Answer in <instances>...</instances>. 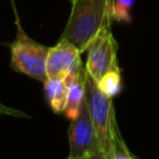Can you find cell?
<instances>
[{
  "label": "cell",
  "mask_w": 159,
  "mask_h": 159,
  "mask_svg": "<svg viewBox=\"0 0 159 159\" xmlns=\"http://www.w3.org/2000/svg\"><path fill=\"white\" fill-rule=\"evenodd\" d=\"M112 0H72V10L61 39L83 53L99 31L112 26Z\"/></svg>",
  "instance_id": "obj_1"
},
{
  "label": "cell",
  "mask_w": 159,
  "mask_h": 159,
  "mask_svg": "<svg viewBox=\"0 0 159 159\" xmlns=\"http://www.w3.org/2000/svg\"><path fill=\"white\" fill-rule=\"evenodd\" d=\"M84 102L97 135L99 150L111 159L114 153L116 142L120 137L116 122L113 98L106 96L88 75L86 78Z\"/></svg>",
  "instance_id": "obj_2"
},
{
  "label": "cell",
  "mask_w": 159,
  "mask_h": 159,
  "mask_svg": "<svg viewBox=\"0 0 159 159\" xmlns=\"http://www.w3.org/2000/svg\"><path fill=\"white\" fill-rule=\"evenodd\" d=\"M16 21V37L10 46L11 51V68L16 72L24 73L34 80L45 82L47 78L46 73V60L50 47L41 45L32 40L21 27L17 14L15 11Z\"/></svg>",
  "instance_id": "obj_3"
},
{
  "label": "cell",
  "mask_w": 159,
  "mask_h": 159,
  "mask_svg": "<svg viewBox=\"0 0 159 159\" xmlns=\"http://www.w3.org/2000/svg\"><path fill=\"white\" fill-rule=\"evenodd\" d=\"M86 51L87 60L84 70L94 82H98L108 71L119 67L117 61L118 43L112 34L111 26L102 29Z\"/></svg>",
  "instance_id": "obj_4"
},
{
  "label": "cell",
  "mask_w": 159,
  "mask_h": 159,
  "mask_svg": "<svg viewBox=\"0 0 159 159\" xmlns=\"http://www.w3.org/2000/svg\"><path fill=\"white\" fill-rule=\"evenodd\" d=\"M68 143L71 158H89L99 150L97 135L86 106H82L78 116L71 120L68 127Z\"/></svg>",
  "instance_id": "obj_5"
},
{
  "label": "cell",
  "mask_w": 159,
  "mask_h": 159,
  "mask_svg": "<svg viewBox=\"0 0 159 159\" xmlns=\"http://www.w3.org/2000/svg\"><path fill=\"white\" fill-rule=\"evenodd\" d=\"M81 52L68 41H60L50 47L46 60L47 77H68L83 70L84 65L81 61Z\"/></svg>",
  "instance_id": "obj_6"
},
{
  "label": "cell",
  "mask_w": 159,
  "mask_h": 159,
  "mask_svg": "<svg viewBox=\"0 0 159 159\" xmlns=\"http://www.w3.org/2000/svg\"><path fill=\"white\" fill-rule=\"evenodd\" d=\"M86 78L87 72L83 67L78 73L66 77L67 81V96H66V104L63 108V114L67 119H75L82 106L84 104L86 98Z\"/></svg>",
  "instance_id": "obj_7"
},
{
  "label": "cell",
  "mask_w": 159,
  "mask_h": 159,
  "mask_svg": "<svg viewBox=\"0 0 159 159\" xmlns=\"http://www.w3.org/2000/svg\"><path fill=\"white\" fill-rule=\"evenodd\" d=\"M45 96L52 112L62 113L66 104L67 81L63 77H47L43 82Z\"/></svg>",
  "instance_id": "obj_8"
},
{
  "label": "cell",
  "mask_w": 159,
  "mask_h": 159,
  "mask_svg": "<svg viewBox=\"0 0 159 159\" xmlns=\"http://www.w3.org/2000/svg\"><path fill=\"white\" fill-rule=\"evenodd\" d=\"M98 88L108 97L114 98L122 91V72L120 68H114L104 73L98 82H96Z\"/></svg>",
  "instance_id": "obj_9"
},
{
  "label": "cell",
  "mask_w": 159,
  "mask_h": 159,
  "mask_svg": "<svg viewBox=\"0 0 159 159\" xmlns=\"http://www.w3.org/2000/svg\"><path fill=\"white\" fill-rule=\"evenodd\" d=\"M137 0H112L111 2V17L112 21L127 22L132 21L130 11Z\"/></svg>",
  "instance_id": "obj_10"
},
{
  "label": "cell",
  "mask_w": 159,
  "mask_h": 159,
  "mask_svg": "<svg viewBox=\"0 0 159 159\" xmlns=\"http://www.w3.org/2000/svg\"><path fill=\"white\" fill-rule=\"evenodd\" d=\"M1 117H14V118H20V119H24V118L30 119L31 118L26 112L17 109V108H12V107L6 106L2 102H0V118Z\"/></svg>",
  "instance_id": "obj_11"
},
{
  "label": "cell",
  "mask_w": 159,
  "mask_h": 159,
  "mask_svg": "<svg viewBox=\"0 0 159 159\" xmlns=\"http://www.w3.org/2000/svg\"><path fill=\"white\" fill-rule=\"evenodd\" d=\"M111 159H134L133 155L128 152L124 142L122 140V138L119 137L116 142V145H114V153L112 155Z\"/></svg>",
  "instance_id": "obj_12"
},
{
  "label": "cell",
  "mask_w": 159,
  "mask_h": 159,
  "mask_svg": "<svg viewBox=\"0 0 159 159\" xmlns=\"http://www.w3.org/2000/svg\"><path fill=\"white\" fill-rule=\"evenodd\" d=\"M88 159H108V158H107V157H106L101 150H97V152H96L94 154H92Z\"/></svg>",
  "instance_id": "obj_13"
},
{
  "label": "cell",
  "mask_w": 159,
  "mask_h": 159,
  "mask_svg": "<svg viewBox=\"0 0 159 159\" xmlns=\"http://www.w3.org/2000/svg\"><path fill=\"white\" fill-rule=\"evenodd\" d=\"M67 159H88V158H71V157H68Z\"/></svg>",
  "instance_id": "obj_14"
},
{
  "label": "cell",
  "mask_w": 159,
  "mask_h": 159,
  "mask_svg": "<svg viewBox=\"0 0 159 159\" xmlns=\"http://www.w3.org/2000/svg\"><path fill=\"white\" fill-rule=\"evenodd\" d=\"M70 1H72V0H70Z\"/></svg>",
  "instance_id": "obj_15"
}]
</instances>
